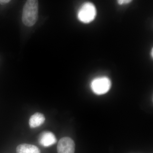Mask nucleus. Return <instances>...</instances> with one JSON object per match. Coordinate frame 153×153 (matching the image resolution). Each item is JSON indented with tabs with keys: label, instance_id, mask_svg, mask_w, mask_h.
I'll return each mask as SVG.
<instances>
[{
	"label": "nucleus",
	"instance_id": "obj_1",
	"mask_svg": "<svg viewBox=\"0 0 153 153\" xmlns=\"http://www.w3.org/2000/svg\"><path fill=\"white\" fill-rule=\"evenodd\" d=\"M38 2L36 0H29L26 2L23 8L22 20L27 27H32L38 20Z\"/></svg>",
	"mask_w": 153,
	"mask_h": 153
},
{
	"label": "nucleus",
	"instance_id": "obj_2",
	"mask_svg": "<svg viewBox=\"0 0 153 153\" xmlns=\"http://www.w3.org/2000/svg\"><path fill=\"white\" fill-rule=\"evenodd\" d=\"M97 16V10L92 3L85 2L78 11L77 17L79 21L84 24L93 22Z\"/></svg>",
	"mask_w": 153,
	"mask_h": 153
},
{
	"label": "nucleus",
	"instance_id": "obj_3",
	"mask_svg": "<svg viewBox=\"0 0 153 153\" xmlns=\"http://www.w3.org/2000/svg\"><path fill=\"white\" fill-rule=\"evenodd\" d=\"M110 79L106 76H100L94 78L91 83L92 91L97 95H102L107 93L111 88Z\"/></svg>",
	"mask_w": 153,
	"mask_h": 153
},
{
	"label": "nucleus",
	"instance_id": "obj_4",
	"mask_svg": "<svg viewBox=\"0 0 153 153\" xmlns=\"http://www.w3.org/2000/svg\"><path fill=\"white\" fill-rule=\"evenodd\" d=\"M75 145L71 138L64 137L59 141L57 146L58 153H74Z\"/></svg>",
	"mask_w": 153,
	"mask_h": 153
},
{
	"label": "nucleus",
	"instance_id": "obj_5",
	"mask_svg": "<svg viewBox=\"0 0 153 153\" xmlns=\"http://www.w3.org/2000/svg\"><path fill=\"white\" fill-rule=\"evenodd\" d=\"M38 142L41 146L44 147H49L57 142V139L52 132L45 131L40 134Z\"/></svg>",
	"mask_w": 153,
	"mask_h": 153
},
{
	"label": "nucleus",
	"instance_id": "obj_6",
	"mask_svg": "<svg viewBox=\"0 0 153 153\" xmlns=\"http://www.w3.org/2000/svg\"><path fill=\"white\" fill-rule=\"evenodd\" d=\"M45 116L43 114L37 112L31 116L29 120V125L31 128H35L40 126L45 122Z\"/></svg>",
	"mask_w": 153,
	"mask_h": 153
},
{
	"label": "nucleus",
	"instance_id": "obj_7",
	"mask_svg": "<svg viewBox=\"0 0 153 153\" xmlns=\"http://www.w3.org/2000/svg\"><path fill=\"white\" fill-rule=\"evenodd\" d=\"M16 153H41V151L36 146L23 143L17 147Z\"/></svg>",
	"mask_w": 153,
	"mask_h": 153
},
{
	"label": "nucleus",
	"instance_id": "obj_8",
	"mask_svg": "<svg viewBox=\"0 0 153 153\" xmlns=\"http://www.w3.org/2000/svg\"><path fill=\"white\" fill-rule=\"evenodd\" d=\"M131 0H118L117 1L118 4L120 5L124 4H127L131 2Z\"/></svg>",
	"mask_w": 153,
	"mask_h": 153
},
{
	"label": "nucleus",
	"instance_id": "obj_9",
	"mask_svg": "<svg viewBox=\"0 0 153 153\" xmlns=\"http://www.w3.org/2000/svg\"><path fill=\"white\" fill-rule=\"evenodd\" d=\"M10 1V0H1L0 1V3L2 4H5V3H9Z\"/></svg>",
	"mask_w": 153,
	"mask_h": 153
},
{
	"label": "nucleus",
	"instance_id": "obj_10",
	"mask_svg": "<svg viewBox=\"0 0 153 153\" xmlns=\"http://www.w3.org/2000/svg\"><path fill=\"white\" fill-rule=\"evenodd\" d=\"M153 49H152V52H151V56H152V57H153Z\"/></svg>",
	"mask_w": 153,
	"mask_h": 153
}]
</instances>
